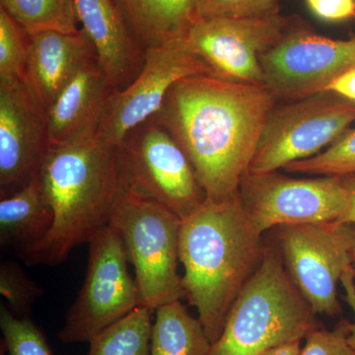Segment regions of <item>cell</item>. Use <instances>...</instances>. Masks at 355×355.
<instances>
[{
  "mask_svg": "<svg viewBox=\"0 0 355 355\" xmlns=\"http://www.w3.org/2000/svg\"><path fill=\"white\" fill-rule=\"evenodd\" d=\"M275 98L263 84L193 76L178 81L153 118L172 135L216 202L239 193Z\"/></svg>",
  "mask_w": 355,
  "mask_h": 355,
  "instance_id": "1",
  "label": "cell"
},
{
  "mask_svg": "<svg viewBox=\"0 0 355 355\" xmlns=\"http://www.w3.org/2000/svg\"><path fill=\"white\" fill-rule=\"evenodd\" d=\"M266 242L247 218L239 193L207 198L182 221L180 263L184 297L198 311L210 342L220 336L229 311L261 265Z\"/></svg>",
  "mask_w": 355,
  "mask_h": 355,
  "instance_id": "2",
  "label": "cell"
},
{
  "mask_svg": "<svg viewBox=\"0 0 355 355\" xmlns=\"http://www.w3.org/2000/svg\"><path fill=\"white\" fill-rule=\"evenodd\" d=\"M40 178L53 223L43 241L20 259L27 266H57L109 225L121 191L118 146L98 137L51 146Z\"/></svg>",
  "mask_w": 355,
  "mask_h": 355,
  "instance_id": "3",
  "label": "cell"
},
{
  "mask_svg": "<svg viewBox=\"0 0 355 355\" xmlns=\"http://www.w3.org/2000/svg\"><path fill=\"white\" fill-rule=\"evenodd\" d=\"M317 314L289 279L275 239L266 243L261 265L229 311L209 355H261L305 340L320 328Z\"/></svg>",
  "mask_w": 355,
  "mask_h": 355,
  "instance_id": "4",
  "label": "cell"
},
{
  "mask_svg": "<svg viewBox=\"0 0 355 355\" xmlns=\"http://www.w3.org/2000/svg\"><path fill=\"white\" fill-rule=\"evenodd\" d=\"M109 225L120 235L141 296L142 306L156 310L184 297L180 275L182 220L150 198L121 191Z\"/></svg>",
  "mask_w": 355,
  "mask_h": 355,
  "instance_id": "5",
  "label": "cell"
},
{
  "mask_svg": "<svg viewBox=\"0 0 355 355\" xmlns=\"http://www.w3.org/2000/svg\"><path fill=\"white\" fill-rule=\"evenodd\" d=\"M121 190L155 200L182 221L207 200L195 169L172 135L153 118L118 146Z\"/></svg>",
  "mask_w": 355,
  "mask_h": 355,
  "instance_id": "6",
  "label": "cell"
},
{
  "mask_svg": "<svg viewBox=\"0 0 355 355\" xmlns=\"http://www.w3.org/2000/svg\"><path fill=\"white\" fill-rule=\"evenodd\" d=\"M355 121V103L323 91L273 107L249 172L279 171L322 153Z\"/></svg>",
  "mask_w": 355,
  "mask_h": 355,
  "instance_id": "7",
  "label": "cell"
},
{
  "mask_svg": "<svg viewBox=\"0 0 355 355\" xmlns=\"http://www.w3.org/2000/svg\"><path fill=\"white\" fill-rule=\"evenodd\" d=\"M88 245L83 286L58 333L64 343H89L142 306L137 280L128 272L130 260L120 235L108 225Z\"/></svg>",
  "mask_w": 355,
  "mask_h": 355,
  "instance_id": "8",
  "label": "cell"
},
{
  "mask_svg": "<svg viewBox=\"0 0 355 355\" xmlns=\"http://www.w3.org/2000/svg\"><path fill=\"white\" fill-rule=\"evenodd\" d=\"M239 196L259 234L284 225L340 222L349 207L343 176L293 178L279 171L242 177Z\"/></svg>",
  "mask_w": 355,
  "mask_h": 355,
  "instance_id": "9",
  "label": "cell"
},
{
  "mask_svg": "<svg viewBox=\"0 0 355 355\" xmlns=\"http://www.w3.org/2000/svg\"><path fill=\"white\" fill-rule=\"evenodd\" d=\"M275 232L287 275L308 304L317 315H340L338 286L352 266L349 224L284 225Z\"/></svg>",
  "mask_w": 355,
  "mask_h": 355,
  "instance_id": "10",
  "label": "cell"
},
{
  "mask_svg": "<svg viewBox=\"0 0 355 355\" xmlns=\"http://www.w3.org/2000/svg\"><path fill=\"white\" fill-rule=\"evenodd\" d=\"M263 85L277 103L327 91L355 69V37L334 40L293 21L279 43L260 58Z\"/></svg>",
  "mask_w": 355,
  "mask_h": 355,
  "instance_id": "11",
  "label": "cell"
},
{
  "mask_svg": "<svg viewBox=\"0 0 355 355\" xmlns=\"http://www.w3.org/2000/svg\"><path fill=\"white\" fill-rule=\"evenodd\" d=\"M200 74L214 76L184 39L146 49L139 76L128 87L114 91L96 137L120 146L130 130L158 113L178 81Z\"/></svg>",
  "mask_w": 355,
  "mask_h": 355,
  "instance_id": "12",
  "label": "cell"
},
{
  "mask_svg": "<svg viewBox=\"0 0 355 355\" xmlns=\"http://www.w3.org/2000/svg\"><path fill=\"white\" fill-rule=\"evenodd\" d=\"M292 22L280 13L200 19L183 39L209 65L214 76L263 84L260 58L279 43Z\"/></svg>",
  "mask_w": 355,
  "mask_h": 355,
  "instance_id": "13",
  "label": "cell"
},
{
  "mask_svg": "<svg viewBox=\"0 0 355 355\" xmlns=\"http://www.w3.org/2000/svg\"><path fill=\"white\" fill-rule=\"evenodd\" d=\"M49 149L48 114L27 80L0 83V197L38 177Z\"/></svg>",
  "mask_w": 355,
  "mask_h": 355,
  "instance_id": "14",
  "label": "cell"
},
{
  "mask_svg": "<svg viewBox=\"0 0 355 355\" xmlns=\"http://www.w3.org/2000/svg\"><path fill=\"white\" fill-rule=\"evenodd\" d=\"M77 20L94 49L112 87L121 91L139 76L146 50L140 46L114 0H74Z\"/></svg>",
  "mask_w": 355,
  "mask_h": 355,
  "instance_id": "15",
  "label": "cell"
},
{
  "mask_svg": "<svg viewBox=\"0 0 355 355\" xmlns=\"http://www.w3.org/2000/svg\"><path fill=\"white\" fill-rule=\"evenodd\" d=\"M114 91L96 57L89 58L46 111L50 147L96 137Z\"/></svg>",
  "mask_w": 355,
  "mask_h": 355,
  "instance_id": "16",
  "label": "cell"
},
{
  "mask_svg": "<svg viewBox=\"0 0 355 355\" xmlns=\"http://www.w3.org/2000/svg\"><path fill=\"white\" fill-rule=\"evenodd\" d=\"M96 57L83 31L43 32L28 36L26 80L48 111L79 69Z\"/></svg>",
  "mask_w": 355,
  "mask_h": 355,
  "instance_id": "17",
  "label": "cell"
},
{
  "mask_svg": "<svg viewBox=\"0 0 355 355\" xmlns=\"http://www.w3.org/2000/svg\"><path fill=\"white\" fill-rule=\"evenodd\" d=\"M53 211L41 178L0 200V245L21 258L50 232Z\"/></svg>",
  "mask_w": 355,
  "mask_h": 355,
  "instance_id": "18",
  "label": "cell"
},
{
  "mask_svg": "<svg viewBox=\"0 0 355 355\" xmlns=\"http://www.w3.org/2000/svg\"><path fill=\"white\" fill-rule=\"evenodd\" d=\"M140 46L183 39L198 19L197 0H114Z\"/></svg>",
  "mask_w": 355,
  "mask_h": 355,
  "instance_id": "19",
  "label": "cell"
},
{
  "mask_svg": "<svg viewBox=\"0 0 355 355\" xmlns=\"http://www.w3.org/2000/svg\"><path fill=\"white\" fill-rule=\"evenodd\" d=\"M150 355H209L211 342L202 322L181 300L154 310Z\"/></svg>",
  "mask_w": 355,
  "mask_h": 355,
  "instance_id": "20",
  "label": "cell"
},
{
  "mask_svg": "<svg viewBox=\"0 0 355 355\" xmlns=\"http://www.w3.org/2000/svg\"><path fill=\"white\" fill-rule=\"evenodd\" d=\"M153 312L139 306L91 338L87 355H150Z\"/></svg>",
  "mask_w": 355,
  "mask_h": 355,
  "instance_id": "21",
  "label": "cell"
},
{
  "mask_svg": "<svg viewBox=\"0 0 355 355\" xmlns=\"http://www.w3.org/2000/svg\"><path fill=\"white\" fill-rule=\"evenodd\" d=\"M1 8L27 36L43 32L74 34L77 16L74 0H0Z\"/></svg>",
  "mask_w": 355,
  "mask_h": 355,
  "instance_id": "22",
  "label": "cell"
},
{
  "mask_svg": "<svg viewBox=\"0 0 355 355\" xmlns=\"http://www.w3.org/2000/svg\"><path fill=\"white\" fill-rule=\"evenodd\" d=\"M287 173L316 176L355 175V128H349L326 150L284 168Z\"/></svg>",
  "mask_w": 355,
  "mask_h": 355,
  "instance_id": "23",
  "label": "cell"
},
{
  "mask_svg": "<svg viewBox=\"0 0 355 355\" xmlns=\"http://www.w3.org/2000/svg\"><path fill=\"white\" fill-rule=\"evenodd\" d=\"M1 343L7 355H53L46 336L31 318H18L7 308L0 306Z\"/></svg>",
  "mask_w": 355,
  "mask_h": 355,
  "instance_id": "24",
  "label": "cell"
},
{
  "mask_svg": "<svg viewBox=\"0 0 355 355\" xmlns=\"http://www.w3.org/2000/svg\"><path fill=\"white\" fill-rule=\"evenodd\" d=\"M27 58V34L0 8V83L26 79Z\"/></svg>",
  "mask_w": 355,
  "mask_h": 355,
  "instance_id": "25",
  "label": "cell"
},
{
  "mask_svg": "<svg viewBox=\"0 0 355 355\" xmlns=\"http://www.w3.org/2000/svg\"><path fill=\"white\" fill-rule=\"evenodd\" d=\"M0 294L6 306L18 318L30 317L33 304L43 296L44 291L30 279L23 268L12 261L0 263Z\"/></svg>",
  "mask_w": 355,
  "mask_h": 355,
  "instance_id": "26",
  "label": "cell"
},
{
  "mask_svg": "<svg viewBox=\"0 0 355 355\" xmlns=\"http://www.w3.org/2000/svg\"><path fill=\"white\" fill-rule=\"evenodd\" d=\"M198 19L261 17L279 13V0H197Z\"/></svg>",
  "mask_w": 355,
  "mask_h": 355,
  "instance_id": "27",
  "label": "cell"
},
{
  "mask_svg": "<svg viewBox=\"0 0 355 355\" xmlns=\"http://www.w3.org/2000/svg\"><path fill=\"white\" fill-rule=\"evenodd\" d=\"M350 329L352 323L345 319L331 331L322 327L315 329L306 336L300 355H355L349 343Z\"/></svg>",
  "mask_w": 355,
  "mask_h": 355,
  "instance_id": "28",
  "label": "cell"
},
{
  "mask_svg": "<svg viewBox=\"0 0 355 355\" xmlns=\"http://www.w3.org/2000/svg\"><path fill=\"white\" fill-rule=\"evenodd\" d=\"M312 12L331 22L355 18V0H307Z\"/></svg>",
  "mask_w": 355,
  "mask_h": 355,
  "instance_id": "29",
  "label": "cell"
},
{
  "mask_svg": "<svg viewBox=\"0 0 355 355\" xmlns=\"http://www.w3.org/2000/svg\"><path fill=\"white\" fill-rule=\"evenodd\" d=\"M343 289H345V302L349 304L350 309L352 310L354 314L355 319V286L354 280V272H352V266H349L342 277L340 280ZM349 343L350 347L355 350V320L354 323H352V329H350V334L349 336Z\"/></svg>",
  "mask_w": 355,
  "mask_h": 355,
  "instance_id": "30",
  "label": "cell"
},
{
  "mask_svg": "<svg viewBox=\"0 0 355 355\" xmlns=\"http://www.w3.org/2000/svg\"><path fill=\"white\" fill-rule=\"evenodd\" d=\"M327 91H331L355 103V69L350 70L330 84Z\"/></svg>",
  "mask_w": 355,
  "mask_h": 355,
  "instance_id": "31",
  "label": "cell"
},
{
  "mask_svg": "<svg viewBox=\"0 0 355 355\" xmlns=\"http://www.w3.org/2000/svg\"><path fill=\"white\" fill-rule=\"evenodd\" d=\"M343 179L347 191L349 207L340 223L355 224V175L343 176Z\"/></svg>",
  "mask_w": 355,
  "mask_h": 355,
  "instance_id": "32",
  "label": "cell"
},
{
  "mask_svg": "<svg viewBox=\"0 0 355 355\" xmlns=\"http://www.w3.org/2000/svg\"><path fill=\"white\" fill-rule=\"evenodd\" d=\"M301 342L302 340H294V342L284 343V345H277L272 349L266 350L261 355H300Z\"/></svg>",
  "mask_w": 355,
  "mask_h": 355,
  "instance_id": "33",
  "label": "cell"
},
{
  "mask_svg": "<svg viewBox=\"0 0 355 355\" xmlns=\"http://www.w3.org/2000/svg\"><path fill=\"white\" fill-rule=\"evenodd\" d=\"M349 225V257L352 263V272H354V280L355 286V224Z\"/></svg>",
  "mask_w": 355,
  "mask_h": 355,
  "instance_id": "34",
  "label": "cell"
},
{
  "mask_svg": "<svg viewBox=\"0 0 355 355\" xmlns=\"http://www.w3.org/2000/svg\"><path fill=\"white\" fill-rule=\"evenodd\" d=\"M0 355H6V350L2 343H0Z\"/></svg>",
  "mask_w": 355,
  "mask_h": 355,
  "instance_id": "35",
  "label": "cell"
}]
</instances>
